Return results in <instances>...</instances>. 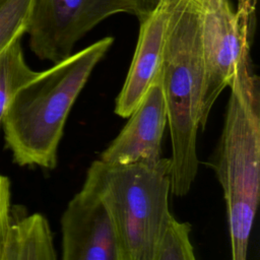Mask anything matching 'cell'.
Wrapping results in <instances>:
<instances>
[{"mask_svg": "<svg viewBox=\"0 0 260 260\" xmlns=\"http://www.w3.org/2000/svg\"><path fill=\"white\" fill-rule=\"evenodd\" d=\"M103 38L41 71L11 101L2 121L4 136L19 166L54 169L69 112L92 70L112 46Z\"/></svg>", "mask_w": 260, "mask_h": 260, "instance_id": "cell-1", "label": "cell"}, {"mask_svg": "<svg viewBox=\"0 0 260 260\" xmlns=\"http://www.w3.org/2000/svg\"><path fill=\"white\" fill-rule=\"evenodd\" d=\"M159 81L172 141L171 193L186 195L198 172L204 61L201 12L186 0H171Z\"/></svg>", "mask_w": 260, "mask_h": 260, "instance_id": "cell-2", "label": "cell"}, {"mask_svg": "<svg viewBox=\"0 0 260 260\" xmlns=\"http://www.w3.org/2000/svg\"><path fill=\"white\" fill-rule=\"evenodd\" d=\"M221 135L211 167L226 204L232 260H247L260 192V89L252 62L231 83Z\"/></svg>", "mask_w": 260, "mask_h": 260, "instance_id": "cell-3", "label": "cell"}, {"mask_svg": "<svg viewBox=\"0 0 260 260\" xmlns=\"http://www.w3.org/2000/svg\"><path fill=\"white\" fill-rule=\"evenodd\" d=\"M170 158L156 164L89 166L83 186L103 203L123 260H153L170 219Z\"/></svg>", "mask_w": 260, "mask_h": 260, "instance_id": "cell-4", "label": "cell"}, {"mask_svg": "<svg viewBox=\"0 0 260 260\" xmlns=\"http://www.w3.org/2000/svg\"><path fill=\"white\" fill-rule=\"evenodd\" d=\"M256 3V0H239L235 10L228 2L215 10L201 13L204 80L200 127L203 129L218 95L230 85L237 71L252 62Z\"/></svg>", "mask_w": 260, "mask_h": 260, "instance_id": "cell-5", "label": "cell"}, {"mask_svg": "<svg viewBox=\"0 0 260 260\" xmlns=\"http://www.w3.org/2000/svg\"><path fill=\"white\" fill-rule=\"evenodd\" d=\"M117 13L135 14L133 0H35L26 32L29 48L53 64L71 56L76 43Z\"/></svg>", "mask_w": 260, "mask_h": 260, "instance_id": "cell-6", "label": "cell"}, {"mask_svg": "<svg viewBox=\"0 0 260 260\" xmlns=\"http://www.w3.org/2000/svg\"><path fill=\"white\" fill-rule=\"evenodd\" d=\"M61 232V260H123L106 208L85 186L67 204Z\"/></svg>", "mask_w": 260, "mask_h": 260, "instance_id": "cell-7", "label": "cell"}, {"mask_svg": "<svg viewBox=\"0 0 260 260\" xmlns=\"http://www.w3.org/2000/svg\"><path fill=\"white\" fill-rule=\"evenodd\" d=\"M128 118L124 128L99 159L111 165H152L159 161L162 158L161 141L168 118L158 76Z\"/></svg>", "mask_w": 260, "mask_h": 260, "instance_id": "cell-8", "label": "cell"}, {"mask_svg": "<svg viewBox=\"0 0 260 260\" xmlns=\"http://www.w3.org/2000/svg\"><path fill=\"white\" fill-rule=\"evenodd\" d=\"M171 5V0H160L156 8L139 21L133 59L115 105V113L122 118L133 113L159 74Z\"/></svg>", "mask_w": 260, "mask_h": 260, "instance_id": "cell-9", "label": "cell"}, {"mask_svg": "<svg viewBox=\"0 0 260 260\" xmlns=\"http://www.w3.org/2000/svg\"><path fill=\"white\" fill-rule=\"evenodd\" d=\"M3 260H57L52 231L43 214L32 213L12 222Z\"/></svg>", "mask_w": 260, "mask_h": 260, "instance_id": "cell-10", "label": "cell"}, {"mask_svg": "<svg viewBox=\"0 0 260 260\" xmlns=\"http://www.w3.org/2000/svg\"><path fill=\"white\" fill-rule=\"evenodd\" d=\"M40 73L27 65L20 40L0 54V125L14 95Z\"/></svg>", "mask_w": 260, "mask_h": 260, "instance_id": "cell-11", "label": "cell"}, {"mask_svg": "<svg viewBox=\"0 0 260 260\" xmlns=\"http://www.w3.org/2000/svg\"><path fill=\"white\" fill-rule=\"evenodd\" d=\"M35 0H0V54L26 32Z\"/></svg>", "mask_w": 260, "mask_h": 260, "instance_id": "cell-12", "label": "cell"}, {"mask_svg": "<svg viewBox=\"0 0 260 260\" xmlns=\"http://www.w3.org/2000/svg\"><path fill=\"white\" fill-rule=\"evenodd\" d=\"M191 225L170 219L153 260H197L190 240Z\"/></svg>", "mask_w": 260, "mask_h": 260, "instance_id": "cell-13", "label": "cell"}, {"mask_svg": "<svg viewBox=\"0 0 260 260\" xmlns=\"http://www.w3.org/2000/svg\"><path fill=\"white\" fill-rule=\"evenodd\" d=\"M10 183L7 177L0 175V260H3L12 221L10 219Z\"/></svg>", "mask_w": 260, "mask_h": 260, "instance_id": "cell-14", "label": "cell"}, {"mask_svg": "<svg viewBox=\"0 0 260 260\" xmlns=\"http://www.w3.org/2000/svg\"><path fill=\"white\" fill-rule=\"evenodd\" d=\"M160 0H133L135 16L140 20L149 15L159 4Z\"/></svg>", "mask_w": 260, "mask_h": 260, "instance_id": "cell-15", "label": "cell"}, {"mask_svg": "<svg viewBox=\"0 0 260 260\" xmlns=\"http://www.w3.org/2000/svg\"><path fill=\"white\" fill-rule=\"evenodd\" d=\"M190 2L201 13L215 10L221 7L223 4L230 2L229 0H186Z\"/></svg>", "mask_w": 260, "mask_h": 260, "instance_id": "cell-16", "label": "cell"}]
</instances>
